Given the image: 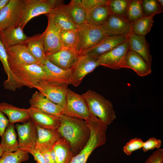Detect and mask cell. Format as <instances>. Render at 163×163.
<instances>
[{
    "label": "cell",
    "mask_w": 163,
    "mask_h": 163,
    "mask_svg": "<svg viewBox=\"0 0 163 163\" xmlns=\"http://www.w3.org/2000/svg\"><path fill=\"white\" fill-rule=\"evenodd\" d=\"M55 163H69L75 155L69 143L63 137L57 141L53 148Z\"/></svg>",
    "instance_id": "cell-27"
},
{
    "label": "cell",
    "mask_w": 163,
    "mask_h": 163,
    "mask_svg": "<svg viewBox=\"0 0 163 163\" xmlns=\"http://www.w3.org/2000/svg\"><path fill=\"white\" fill-rule=\"evenodd\" d=\"M0 60L2 64L4 71L8 76L7 79L4 81V82H8L12 78V73L8 65L6 50L0 40Z\"/></svg>",
    "instance_id": "cell-38"
},
{
    "label": "cell",
    "mask_w": 163,
    "mask_h": 163,
    "mask_svg": "<svg viewBox=\"0 0 163 163\" xmlns=\"http://www.w3.org/2000/svg\"><path fill=\"white\" fill-rule=\"evenodd\" d=\"M12 73L11 80L7 83H3L5 89L15 91L25 86L30 88H35L40 81H44L45 72L41 66L37 64L21 65L11 70Z\"/></svg>",
    "instance_id": "cell-2"
},
{
    "label": "cell",
    "mask_w": 163,
    "mask_h": 163,
    "mask_svg": "<svg viewBox=\"0 0 163 163\" xmlns=\"http://www.w3.org/2000/svg\"><path fill=\"white\" fill-rule=\"evenodd\" d=\"M60 125L57 129L61 137L69 144L75 155L82 149L90 135L89 127L85 120L77 118L62 115L60 118Z\"/></svg>",
    "instance_id": "cell-1"
},
{
    "label": "cell",
    "mask_w": 163,
    "mask_h": 163,
    "mask_svg": "<svg viewBox=\"0 0 163 163\" xmlns=\"http://www.w3.org/2000/svg\"><path fill=\"white\" fill-rule=\"evenodd\" d=\"M22 44L25 46L29 53L41 64L47 59L45 53L42 34L27 37Z\"/></svg>",
    "instance_id": "cell-26"
},
{
    "label": "cell",
    "mask_w": 163,
    "mask_h": 163,
    "mask_svg": "<svg viewBox=\"0 0 163 163\" xmlns=\"http://www.w3.org/2000/svg\"><path fill=\"white\" fill-rule=\"evenodd\" d=\"M26 152L31 154L33 156L37 163H46L41 153L35 151L34 149H28Z\"/></svg>",
    "instance_id": "cell-43"
},
{
    "label": "cell",
    "mask_w": 163,
    "mask_h": 163,
    "mask_svg": "<svg viewBox=\"0 0 163 163\" xmlns=\"http://www.w3.org/2000/svg\"><path fill=\"white\" fill-rule=\"evenodd\" d=\"M60 37L62 47L76 51L78 39L76 30H61Z\"/></svg>",
    "instance_id": "cell-33"
},
{
    "label": "cell",
    "mask_w": 163,
    "mask_h": 163,
    "mask_svg": "<svg viewBox=\"0 0 163 163\" xmlns=\"http://www.w3.org/2000/svg\"><path fill=\"white\" fill-rule=\"evenodd\" d=\"M155 14L145 16L138 20L133 24L132 33L145 36L150 31Z\"/></svg>",
    "instance_id": "cell-31"
},
{
    "label": "cell",
    "mask_w": 163,
    "mask_h": 163,
    "mask_svg": "<svg viewBox=\"0 0 163 163\" xmlns=\"http://www.w3.org/2000/svg\"><path fill=\"white\" fill-rule=\"evenodd\" d=\"M9 123L4 113L0 110V136L1 137Z\"/></svg>",
    "instance_id": "cell-42"
},
{
    "label": "cell",
    "mask_w": 163,
    "mask_h": 163,
    "mask_svg": "<svg viewBox=\"0 0 163 163\" xmlns=\"http://www.w3.org/2000/svg\"><path fill=\"white\" fill-rule=\"evenodd\" d=\"M145 16L140 0H129L126 18L132 23Z\"/></svg>",
    "instance_id": "cell-32"
},
{
    "label": "cell",
    "mask_w": 163,
    "mask_h": 163,
    "mask_svg": "<svg viewBox=\"0 0 163 163\" xmlns=\"http://www.w3.org/2000/svg\"><path fill=\"white\" fill-rule=\"evenodd\" d=\"M144 16H148L163 12L162 6L158 0H140Z\"/></svg>",
    "instance_id": "cell-36"
},
{
    "label": "cell",
    "mask_w": 163,
    "mask_h": 163,
    "mask_svg": "<svg viewBox=\"0 0 163 163\" xmlns=\"http://www.w3.org/2000/svg\"><path fill=\"white\" fill-rule=\"evenodd\" d=\"M163 149H159L153 153L145 163H163Z\"/></svg>",
    "instance_id": "cell-41"
},
{
    "label": "cell",
    "mask_w": 163,
    "mask_h": 163,
    "mask_svg": "<svg viewBox=\"0 0 163 163\" xmlns=\"http://www.w3.org/2000/svg\"><path fill=\"white\" fill-rule=\"evenodd\" d=\"M161 145V139L152 137L144 142L142 147V150L144 152H146L155 148L159 149Z\"/></svg>",
    "instance_id": "cell-40"
},
{
    "label": "cell",
    "mask_w": 163,
    "mask_h": 163,
    "mask_svg": "<svg viewBox=\"0 0 163 163\" xmlns=\"http://www.w3.org/2000/svg\"><path fill=\"white\" fill-rule=\"evenodd\" d=\"M78 1L88 13L97 7L106 5L108 0H78Z\"/></svg>",
    "instance_id": "cell-39"
},
{
    "label": "cell",
    "mask_w": 163,
    "mask_h": 163,
    "mask_svg": "<svg viewBox=\"0 0 163 163\" xmlns=\"http://www.w3.org/2000/svg\"><path fill=\"white\" fill-rule=\"evenodd\" d=\"M160 4L163 7V0H158Z\"/></svg>",
    "instance_id": "cell-45"
},
{
    "label": "cell",
    "mask_w": 163,
    "mask_h": 163,
    "mask_svg": "<svg viewBox=\"0 0 163 163\" xmlns=\"http://www.w3.org/2000/svg\"><path fill=\"white\" fill-rule=\"evenodd\" d=\"M46 75L44 81L56 85L71 84V69H61L50 62L47 59L40 65Z\"/></svg>",
    "instance_id": "cell-10"
},
{
    "label": "cell",
    "mask_w": 163,
    "mask_h": 163,
    "mask_svg": "<svg viewBox=\"0 0 163 163\" xmlns=\"http://www.w3.org/2000/svg\"><path fill=\"white\" fill-rule=\"evenodd\" d=\"M8 65L11 70L18 66L30 64H41L33 56L23 44L17 45L6 50Z\"/></svg>",
    "instance_id": "cell-15"
},
{
    "label": "cell",
    "mask_w": 163,
    "mask_h": 163,
    "mask_svg": "<svg viewBox=\"0 0 163 163\" xmlns=\"http://www.w3.org/2000/svg\"><path fill=\"white\" fill-rule=\"evenodd\" d=\"M130 35L107 36L94 46L79 55L97 58L126 41Z\"/></svg>",
    "instance_id": "cell-16"
},
{
    "label": "cell",
    "mask_w": 163,
    "mask_h": 163,
    "mask_svg": "<svg viewBox=\"0 0 163 163\" xmlns=\"http://www.w3.org/2000/svg\"><path fill=\"white\" fill-rule=\"evenodd\" d=\"M29 158L28 152L19 149L14 152H5L0 158V163H21Z\"/></svg>",
    "instance_id": "cell-34"
},
{
    "label": "cell",
    "mask_w": 163,
    "mask_h": 163,
    "mask_svg": "<svg viewBox=\"0 0 163 163\" xmlns=\"http://www.w3.org/2000/svg\"><path fill=\"white\" fill-rule=\"evenodd\" d=\"M35 88L51 101L64 108L68 89V85H56L40 81Z\"/></svg>",
    "instance_id": "cell-14"
},
{
    "label": "cell",
    "mask_w": 163,
    "mask_h": 163,
    "mask_svg": "<svg viewBox=\"0 0 163 163\" xmlns=\"http://www.w3.org/2000/svg\"><path fill=\"white\" fill-rule=\"evenodd\" d=\"M46 15L48 20V25L42 35L45 53L47 56L58 51L62 46L60 37L61 29L54 21L51 14Z\"/></svg>",
    "instance_id": "cell-8"
},
{
    "label": "cell",
    "mask_w": 163,
    "mask_h": 163,
    "mask_svg": "<svg viewBox=\"0 0 163 163\" xmlns=\"http://www.w3.org/2000/svg\"><path fill=\"white\" fill-rule=\"evenodd\" d=\"M27 37L20 26L0 30V40L5 50L10 47L22 43Z\"/></svg>",
    "instance_id": "cell-24"
},
{
    "label": "cell",
    "mask_w": 163,
    "mask_h": 163,
    "mask_svg": "<svg viewBox=\"0 0 163 163\" xmlns=\"http://www.w3.org/2000/svg\"><path fill=\"white\" fill-rule=\"evenodd\" d=\"M143 142L140 138L131 139L124 146L123 150L126 155H131L133 152L142 148Z\"/></svg>",
    "instance_id": "cell-37"
},
{
    "label": "cell",
    "mask_w": 163,
    "mask_h": 163,
    "mask_svg": "<svg viewBox=\"0 0 163 163\" xmlns=\"http://www.w3.org/2000/svg\"><path fill=\"white\" fill-rule=\"evenodd\" d=\"M80 56L75 64L71 69V84L75 87L80 84L87 74L99 66L97 58Z\"/></svg>",
    "instance_id": "cell-13"
},
{
    "label": "cell",
    "mask_w": 163,
    "mask_h": 163,
    "mask_svg": "<svg viewBox=\"0 0 163 163\" xmlns=\"http://www.w3.org/2000/svg\"><path fill=\"white\" fill-rule=\"evenodd\" d=\"M133 24L126 17L110 15L100 27L107 36L129 35L132 33Z\"/></svg>",
    "instance_id": "cell-12"
},
{
    "label": "cell",
    "mask_w": 163,
    "mask_h": 163,
    "mask_svg": "<svg viewBox=\"0 0 163 163\" xmlns=\"http://www.w3.org/2000/svg\"><path fill=\"white\" fill-rule=\"evenodd\" d=\"M129 46V38L124 42L97 58L99 65L115 69L121 68Z\"/></svg>",
    "instance_id": "cell-9"
},
{
    "label": "cell",
    "mask_w": 163,
    "mask_h": 163,
    "mask_svg": "<svg viewBox=\"0 0 163 163\" xmlns=\"http://www.w3.org/2000/svg\"><path fill=\"white\" fill-rule=\"evenodd\" d=\"M62 3L63 1L60 0H25L23 17L20 26L23 29L32 18L42 14H49Z\"/></svg>",
    "instance_id": "cell-6"
},
{
    "label": "cell",
    "mask_w": 163,
    "mask_h": 163,
    "mask_svg": "<svg viewBox=\"0 0 163 163\" xmlns=\"http://www.w3.org/2000/svg\"><path fill=\"white\" fill-rule=\"evenodd\" d=\"M90 113L107 126L116 118L112 103L96 92L89 90L81 95Z\"/></svg>",
    "instance_id": "cell-3"
},
{
    "label": "cell",
    "mask_w": 163,
    "mask_h": 163,
    "mask_svg": "<svg viewBox=\"0 0 163 163\" xmlns=\"http://www.w3.org/2000/svg\"><path fill=\"white\" fill-rule=\"evenodd\" d=\"M29 103L31 107L59 118L63 115L62 106L53 103L40 92L36 91L32 94Z\"/></svg>",
    "instance_id": "cell-17"
},
{
    "label": "cell",
    "mask_w": 163,
    "mask_h": 163,
    "mask_svg": "<svg viewBox=\"0 0 163 163\" xmlns=\"http://www.w3.org/2000/svg\"><path fill=\"white\" fill-rule=\"evenodd\" d=\"M122 68L130 69L139 76H144L150 74L151 68L139 54L129 49L122 64Z\"/></svg>",
    "instance_id": "cell-20"
},
{
    "label": "cell",
    "mask_w": 163,
    "mask_h": 163,
    "mask_svg": "<svg viewBox=\"0 0 163 163\" xmlns=\"http://www.w3.org/2000/svg\"><path fill=\"white\" fill-rule=\"evenodd\" d=\"M60 7L77 28L86 23L87 12L78 0H71L67 5L63 3Z\"/></svg>",
    "instance_id": "cell-23"
},
{
    "label": "cell",
    "mask_w": 163,
    "mask_h": 163,
    "mask_svg": "<svg viewBox=\"0 0 163 163\" xmlns=\"http://www.w3.org/2000/svg\"><path fill=\"white\" fill-rule=\"evenodd\" d=\"M37 136L34 150L41 153L53 149L61 137L57 130H50L36 126Z\"/></svg>",
    "instance_id": "cell-19"
},
{
    "label": "cell",
    "mask_w": 163,
    "mask_h": 163,
    "mask_svg": "<svg viewBox=\"0 0 163 163\" xmlns=\"http://www.w3.org/2000/svg\"><path fill=\"white\" fill-rule=\"evenodd\" d=\"M76 51L62 47L59 50L46 56L51 62L64 69L72 68L80 57Z\"/></svg>",
    "instance_id": "cell-18"
},
{
    "label": "cell",
    "mask_w": 163,
    "mask_h": 163,
    "mask_svg": "<svg viewBox=\"0 0 163 163\" xmlns=\"http://www.w3.org/2000/svg\"><path fill=\"white\" fill-rule=\"evenodd\" d=\"M25 5V0H9L0 11V30L20 26Z\"/></svg>",
    "instance_id": "cell-5"
},
{
    "label": "cell",
    "mask_w": 163,
    "mask_h": 163,
    "mask_svg": "<svg viewBox=\"0 0 163 163\" xmlns=\"http://www.w3.org/2000/svg\"><path fill=\"white\" fill-rule=\"evenodd\" d=\"M129 0H108L106 4L110 15L126 18Z\"/></svg>",
    "instance_id": "cell-35"
},
{
    "label": "cell",
    "mask_w": 163,
    "mask_h": 163,
    "mask_svg": "<svg viewBox=\"0 0 163 163\" xmlns=\"http://www.w3.org/2000/svg\"><path fill=\"white\" fill-rule=\"evenodd\" d=\"M0 110L6 114L10 123L27 122L30 119L28 108H19L5 102L0 103Z\"/></svg>",
    "instance_id": "cell-25"
},
{
    "label": "cell",
    "mask_w": 163,
    "mask_h": 163,
    "mask_svg": "<svg viewBox=\"0 0 163 163\" xmlns=\"http://www.w3.org/2000/svg\"><path fill=\"white\" fill-rule=\"evenodd\" d=\"M62 4L56 7L50 14L61 30H77L76 26L61 8Z\"/></svg>",
    "instance_id": "cell-30"
},
{
    "label": "cell",
    "mask_w": 163,
    "mask_h": 163,
    "mask_svg": "<svg viewBox=\"0 0 163 163\" xmlns=\"http://www.w3.org/2000/svg\"><path fill=\"white\" fill-rule=\"evenodd\" d=\"M9 0H0V11L6 5Z\"/></svg>",
    "instance_id": "cell-44"
},
{
    "label": "cell",
    "mask_w": 163,
    "mask_h": 163,
    "mask_svg": "<svg viewBox=\"0 0 163 163\" xmlns=\"http://www.w3.org/2000/svg\"><path fill=\"white\" fill-rule=\"evenodd\" d=\"M110 15L106 5L100 6L87 13L86 23L100 27L105 23Z\"/></svg>",
    "instance_id": "cell-29"
},
{
    "label": "cell",
    "mask_w": 163,
    "mask_h": 163,
    "mask_svg": "<svg viewBox=\"0 0 163 163\" xmlns=\"http://www.w3.org/2000/svg\"><path fill=\"white\" fill-rule=\"evenodd\" d=\"M88 106L82 95L68 88L63 114L87 120L91 115Z\"/></svg>",
    "instance_id": "cell-7"
},
{
    "label": "cell",
    "mask_w": 163,
    "mask_h": 163,
    "mask_svg": "<svg viewBox=\"0 0 163 163\" xmlns=\"http://www.w3.org/2000/svg\"><path fill=\"white\" fill-rule=\"evenodd\" d=\"M14 124L10 123L2 137L0 145L5 152H14L19 149Z\"/></svg>",
    "instance_id": "cell-28"
},
{
    "label": "cell",
    "mask_w": 163,
    "mask_h": 163,
    "mask_svg": "<svg viewBox=\"0 0 163 163\" xmlns=\"http://www.w3.org/2000/svg\"><path fill=\"white\" fill-rule=\"evenodd\" d=\"M18 137L19 149L26 152L34 149L37 136L36 127L30 119L22 124L16 123L15 126Z\"/></svg>",
    "instance_id": "cell-11"
},
{
    "label": "cell",
    "mask_w": 163,
    "mask_h": 163,
    "mask_svg": "<svg viewBox=\"0 0 163 163\" xmlns=\"http://www.w3.org/2000/svg\"><path fill=\"white\" fill-rule=\"evenodd\" d=\"M129 40V49L140 55L151 68L152 57L150 53L149 44L145 36L131 33Z\"/></svg>",
    "instance_id": "cell-22"
},
{
    "label": "cell",
    "mask_w": 163,
    "mask_h": 163,
    "mask_svg": "<svg viewBox=\"0 0 163 163\" xmlns=\"http://www.w3.org/2000/svg\"><path fill=\"white\" fill-rule=\"evenodd\" d=\"M30 120L36 127L50 130H57L59 126L60 118L48 114L37 109L29 108Z\"/></svg>",
    "instance_id": "cell-21"
},
{
    "label": "cell",
    "mask_w": 163,
    "mask_h": 163,
    "mask_svg": "<svg viewBox=\"0 0 163 163\" xmlns=\"http://www.w3.org/2000/svg\"><path fill=\"white\" fill-rule=\"evenodd\" d=\"M76 51L79 54L91 48L107 36L101 27L86 23L77 27Z\"/></svg>",
    "instance_id": "cell-4"
}]
</instances>
